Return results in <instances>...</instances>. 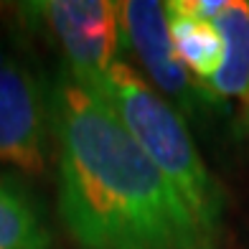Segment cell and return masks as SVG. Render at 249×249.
Segmentation results:
<instances>
[{
	"instance_id": "obj_1",
	"label": "cell",
	"mask_w": 249,
	"mask_h": 249,
	"mask_svg": "<svg viewBox=\"0 0 249 249\" xmlns=\"http://www.w3.org/2000/svg\"><path fill=\"white\" fill-rule=\"evenodd\" d=\"M59 216L84 249H219L97 92L51 82Z\"/></svg>"
},
{
	"instance_id": "obj_2",
	"label": "cell",
	"mask_w": 249,
	"mask_h": 249,
	"mask_svg": "<svg viewBox=\"0 0 249 249\" xmlns=\"http://www.w3.org/2000/svg\"><path fill=\"white\" fill-rule=\"evenodd\" d=\"M97 94L112 107L140 150L178 191L196 221L221 242L224 194L219 180L201 160L183 115L124 61L112 66Z\"/></svg>"
},
{
	"instance_id": "obj_3",
	"label": "cell",
	"mask_w": 249,
	"mask_h": 249,
	"mask_svg": "<svg viewBox=\"0 0 249 249\" xmlns=\"http://www.w3.org/2000/svg\"><path fill=\"white\" fill-rule=\"evenodd\" d=\"M53 148V92L38 61L0 36V165L41 176Z\"/></svg>"
},
{
	"instance_id": "obj_4",
	"label": "cell",
	"mask_w": 249,
	"mask_h": 249,
	"mask_svg": "<svg viewBox=\"0 0 249 249\" xmlns=\"http://www.w3.org/2000/svg\"><path fill=\"white\" fill-rule=\"evenodd\" d=\"M23 16L38 28L64 59V71L87 89L102 87L120 59L122 18L112 0H41L23 3Z\"/></svg>"
},
{
	"instance_id": "obj_5",
	"label": "cell",
	"mask_w": 249,
	"mask_h": 249,
	"mask_svg": "<svg viewBox=\"0 0 249 249\" xmlns=\"http://www.w3.org/2000/svg\"><path fill=\"white\" fill-rule=\"evenodd\" d=\"M120 18L124 46L140 61L142 71L153 82V89L171 102L180 115L198 120L209 107L221 105L211 94V89L198 82L176 53L171 31H168L165 3L124 0L120 3Z\"/></svg>"
},
{
	"instance_id": "obj_6",
	"label": "cell",
	"mask_w": 249,
	"mask_h": 249,
	"mask_svg": "<svg viewBox=\"0 0 249 249\" xmlns=\"http://www.w3.org/2000/svg\"><path fill=\"white\" fill-rule=\"evenodd\" d=\"M165 18L180 61L198 82L209 84L224 64V38L216 23L203 18L191 0L165 3Z\"/></svg>"
},
{
	"instance_id": "obj_7",
	"label": "cell",
	"mask_w": 249,
	"mask_h": 249,
	"mask_svg": "<svg viewBox=\"0 0 249 249\" xmlns=\"http://www.w3.org/2000/svg\"><path fill=\"white\" fill-rule=\"evenodd\" d=\"M213 23L224 38V64L206 87L219 102L239 99L249 105V3L229 0Z\"/></svg>"
},
{
	"instance_id": "obj_8",
	"label": "cell",
	"mask_w": 249,
	"mask_h": 249,
	"mask_svg": "<svg viewBox=\"0 0 249 249\" xmlns=\"http://www.w3.org/2000/svg\"><path fill=\"white\" fill-rule=\"evenodd\" d=\"M53 242L43 206L13 176H0V249H49Z\"/></svg>"
},
{
	"instance_id": "obj_9",
	"label": "cell",
	"mask_w": 249,
	"mask_h": 249,
	"mask_svg": "<svg viewBox=\"0 0 249 249\" xmlns=\"http://www.w3.org/2000/svg\"><path fill=\"white\" fill-rule=\"evenodd\" d=\"M244 122H247V130H249V105H244Z\"/></svg>"
}]
</instances>
